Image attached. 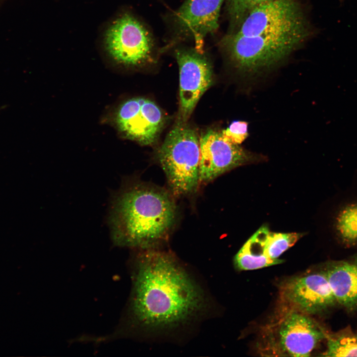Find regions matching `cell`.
Masks as SVG:
<instances>
[{
    "mask_svg": "<svg viewBox=\"0 0 357 357\" xmlns=\"http://www.w3.org/2000/svg\"><path fill=\"white\" fill-rule=\"evenodd\" d=\"M119 130L127 138L143 145L155 143L163 128L165 117L152 100L137 97L123 102L116 113Z\"/></svg>",
    "mask_w": 357,
    "mask_h": 357,
    "instance_id": "8",
    "label": "cell"
},
{
    "mask_svg": "<svg viewBox=\"0 0 357 357\" xmlns=\"http://www.w3.org/2000/svg\"><path fill=\"white\" fill-rule=\"evenodd\" d=\"M175 57L179 75L178 121L186 123L201 97L212 84L213 68L203 52L195 48L178 49Z\"/></svg>",
    "mask_w": 357,
    "mask_h": 357,
    "instance_id": "7",
    "label": "cell"
},
{
    "mask_svg": "<svg viewBox=\"0 0 357 357\" xmlns=\"http://www.w3.org/2000/svg\"><path fill=\"white\" fill-rule=\"evenodd\" d=\"M336 301L351 308L357 304V266L347 262L334 265L324 272Z\"/></svg>",
    "mask_w": 357,
    "mask_h": 357,
    "instance_id": "12",
    "label": "cell"
},
{
    "mask_svg": "<svg viewBox=\"0 0 357 357\" xmlns=\"http://www.w3.org/2000/svg\"><path fill=\"white\" fill-rule=\"evenodd\" d=\"M356 265H357V264Z\"/></svg>",
    "mask_w": 357,
    "mask_h": 357,
    "instance_id": "18",
    "label": "cell"
},
{
    "mask_svg": "<svg viewBox=\"0 0 357 357\" xmlns=\"http://www.w3.org/2000/svg\"><path fill=\"white\" fill-rule=\"evenodd\" d=\"M103 45L112 60L129 66L150 61L155 49L150 31L128 12L120 14L109 25L104 35Z\"/></svg>",
    "mask_w": 357,
    "mask_h": 357,
    "instance_id": "5",
    "label": "cell"
},
{
    "mask_svg": "<svg viewBox=\"0 0 357 357\" xmlns=\"http://www.w3.org/2000/svg\"><path fill=\"white\" fill-rule=\"evenodd\" d=\"M337 230L340 237L345 241H357V204L350 205L339 214Z\"/></svg>",
    "mask_w": 357,
    "mask_h": 357,
    "instance_id": "15",
    "label": "cell"
},
{
    "mask_svg": "<svg viewBox=\"0 0 357 357\" xmlns=\"http://www.w3.org/2000/svg\"><path fill=\"white\" fill-rule=\"evenodd\" d=\"M173 195L138 181L122 183L112 195L109 224L114 243L146 249L165 241L177 216Z\"/></svg>",
    "mask_w": 357,
    "mask_h": 357,
    "instance_id": "3",
    "label": "cell"
},
{
    "mask_svg": "<svg viewBox=\"0 0 357 357\" xmlns=\"http://www.w3.org/2000/svg\"><path fill=\"white\" fill-rule=\"evenodd\" d=\"M326 357H357V341L353 337L332 338L328 336Z\"/></svg>",
    "mask_w": 357,
    "mask_h": 357,
    "instance_id": "16",
    "label": "cell"
},
{
    "mask_svg": "<svg viewBox=\"0 0 357 357\" xmlns=\"http://www.w3.org/2000/svg\"><path fill=\"white\" fill-rule=\"evenodd\" d=\"M302 236L301 233L272 232L267 226H262L248 240L260 255L280 261L279 257Z\"/></svg>",
    "mask_w": 357,
    "mask_h": 357,
    "instance_id": "13",
    "label": "cell"
},
{
    "mask_svg": "<svg viewBox=\"0 0 357 357\" xmlns=\"http://www.w3.org/2000/svg\"><path fill=\"white\" fill-rule=\"evenodd\" d=\"M200 184L207 183L223 174L255 159L253 154L232 143L221 132L210 129L199 138Z\"/></svg>",
    "mask_w": 357,
    "mask_h": 357,
    "instance_id": "9",
    "label": "cell"
},
{
    "mask_svg": "<svg viewBox=\"0 0 357 357\" xmlns=\"http://www.w3.org/2000/svg\"><path fill=\"white\" fill-rule=\"evenodd\" d=\"M199 138L194 129L178 121L158 150V162L174 197L193 194L200 184Z\"/></svg>",
    "mask_w": 357,
    "mask_h": 357,
    "instance_id": "4",
    "label": "cell"
},
{
    "mask_svg": "<svg viewBox=\"0 0 357 357\" xmlns=\"http://www.w3.org/2000/svg\"><path fill=\"white\" fill-rule=\"evenodd\" d=\"M142 250L133 261L126 312L110 339L137 330L170 331L207 309L203 291L173 255L155 248Z\"/></svg>",
    "mask_w": 357,
    "mask_h": 357,
    "instance_id": "1",
    "label": "cell"
},
{
    "mask_svg": "<svg viewBox=\"0 0 357 357\" xmlns=\"http://www.w3.org/2000/svg\"><path fill=\"white\" fill-rule=\"evenodd\" d=\"M280 290L283 301L290 306L289 310L306 314L320 311L337 301L324 272L290 278Z\"/></svg>",
    "mask_w": 357,
    "mask_h": 357,
    "instance_id": "10",
    "label": "cell"
},
{
    "mask_svg": "<svg viewBox=\"0 0 357 357\" xmlns=\"http://www.w3.org/2000/svg\"><path fill=\"white\" fill-rule=\"evenodd\" d=\"M225 0H186L173 18V38L167 46L190 40L203 52L204 40L219 27L221 7Z\"/></svg>",
    "mask_w": 357,
    "mask_h": 357,
    "instance_id": "6",
    "label": "cell"
},
{
    "mask_svg": "<svg viewBox=\"0 0 357 357\" xmlns=\"http://www.w3.org/2000/svg\"><path fill=\"white\" fill-rule=\"evenodd\" d=\"M248 123L244 121H234L221 134L226 140L240 145L248 136Z\"/></svg>",
    "mask_w": 357,
    "mask_h": 357,
    "instance_id": "17",
    "label": "cell"
},
{
    "mask_svg": "<svg viewBox=\"0 0 357 357\" xmlns=\"http://www.w3.org/2000/svg\"><path fill=\"white\" fill-rule=\"evenodd\" d=\"M270 0H225L231 32L238 28L251 10Z\"/></svg>",
    "mask_w": 357,
    "mask_h": 357,
    "instance_id": "14",
    "label": "cell"
},
{
    "mask_svg": "<svg viewBox=\"0 0 357 357\" xmlns=\"http://www.w3.org/2000/svg\"><path fill=\"white\" fill-rule=\"evenodd\" d=\"M280 352L292 357H309L324 333L308 314L288 310L278 328Z\"/></svg>",
    "mask_w": 357,
    "mask_h": 357,
    "instance_id": "11",
    "label": "cell"
},
{
    "mask_svg": "<svg viewBox=\"0 0 357 357\" xmlns=\"http://www.w3.org/2000/svg\"><path fill=\"white\" fill-rule=\"evenodd\" d=\"M310 33L304 13L269 4L251 12L222 43L238 70L255 74L285 60Z\"/></svg>",
    "mask_w": 357,
    "mask_h": 357,
    "instance_id": "2",
    "label": "cell"
}]
</instances>
